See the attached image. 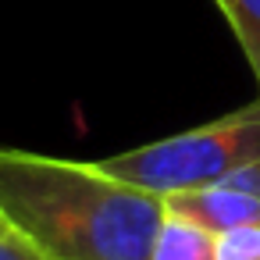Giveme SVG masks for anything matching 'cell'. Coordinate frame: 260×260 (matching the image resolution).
<instances>
[{
  "label": "cell",
  "instance_id": "obj_8",
  "mask_svg": "<svg viewBox=\"0 0 260 260\" xmlns=\"http://www.w3.org/2000/svg\"><path fill=\"white\" fill-rule=\"evenodd\" d=\"M0 232H11V228H8V221H4V217H0Z\"/></svg>",
  "mask_w": 260,
  "mask_h": 260
},
{
  "label": "cell",
  "instance_id": "obj_4",
  "mask_svg": "<svg viewBox=\"0 0 260 260\" xmlns=\"http://www.w3.org/2000/svg\"><path fill=\"white\" fill-rule=\"evenodd\" d=\"M150 260H217V235L210 228L168 210L153 235Z\"/></svg>",
  "mask_w": 260,
  "mask_h": 260
},
{
  "label": "cell",
  "instance_id": "obj_7",
  "mask_svg": "<svg viewBox=\"0 0 260 260\" xmlns=\"http://www.w3.org/2000/svg\"><path fill=\"white\" fill-rule=\"evenodd\" d=\"M0 260H50V256L15 232H0Z\"/></svg>",
  "mask_w": 260,
  "mask_h": 260
},
{
  "label": "cell",
  "instance_id": "obj_3",
  "mask_svg": "<svg viewBox=\"0 0 260 260\" xmlns=\"http://www.w3.org/2000/svg\"><path fill=\"white\" fill-rule=\"evenodd\" d=\"M168 210L210 228L214 235L228 232V228H242V224H260V196L246 192L232 182H217L207 189H192V192H178L164 200Z\"/></svg>",
  "mask_w": 260,
  "mask_h": 260
},
{
  "label": "cell",
  "instance_id": "obj_6",
  "mask_svg": "<svg viewBox=\"0 0 260 260\" xmlns=\"http://www.w3.org/2000/svg\"><path fill=\"white\" fill-rule=\"evenodd\" d=\"M217 260H260V224H242V228L221 232Z\"/></svg>",
  "mask_w": 260,
  "mask_h": 260
},
{
  "label": "cell",
  "instance_id": "obj_5",
  "mask_svg": "<svg viewBox=\"0 0 260 260\" xmlns=\"http://www.w3.org/2000/svg\"><path fill=\"white\" fill-rule=\"evenodd\" d=\"M221 15L228 18L253 75H256V86H260V0H217Z\"/></svg>",
  "mask_w": 260,
  "mask_h": 260
},
{
  "label": "cell",
  "instance_id": "obj_1",
  "mask_svg": "<svg viewBox=\"0 0 260 260\" xmlns=\"http://www.w3.org/2000/svg\"><path fill=\"white\" fill-rule=\"evenodd\" d=\"M168 207L100 160L0 146V217L50 260H150Z\"/></svg>",
  "mask_w": 260,
  "mask_h": 260
},
{
  "label": "cell",
  "instance_id": "obj_2",
  "mask_svg": "<svg viewBox=\"0 0 260 260\" xmlns=\"http://www.w3.org/2000/svg\"><path fill=\"white\" fill-rule=\"evenodd\" d=\"M253 160H260V100L189 132L111 153L100 164L111 175L168 200L178 192L217 185Z\"/></svg>",
  "mask_w": 260,
  "mask_h": 260
}]
</instances>
